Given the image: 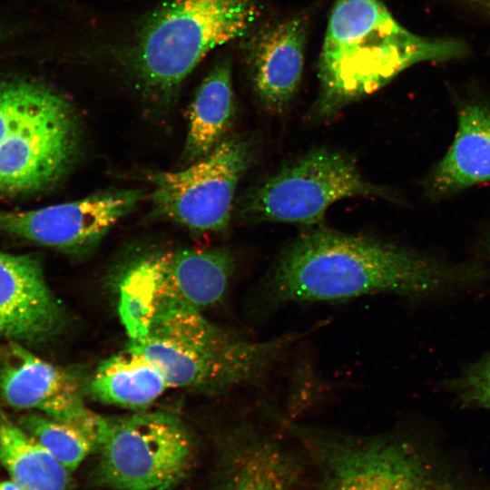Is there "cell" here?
<instances>
[{"label":"cell","instance_id":"8fae6325","mask_svg":"<svg viewBox=\"0 0 490 490\" xmlns=\"http://www.w3.org/2000/svg\"><path fill=\"white\" fill-rule=\"evenodd\" d=\"M145 198L142 190L113 189L29 211L0 210V230L69 253L90 250Z\"/></svg>","mask_w":490,"mask_h":490},{"label":"cell","instance_id":"277c9868","mask_svg":"<svg viewBox=\"0 0 490 490\" xmlns=\"http://www.w3.org/2000/svg\"><path fill=\"white\" fill-rule=\"evenodd\" d=\"M261 7V0L162 2L144 19L130 51V67L143 96L171 106L210 52L253 29Z\"/></svg>","mask_w":490,"mask_h":490},{"label":"cell","instance_id":"8992f818","mask_svg":"<svg viewBox=\"0 0 490 490\" xmlns=\"http://www.w3.org/2000/svg\"><path fill=\"white\" fill-rule=\"evenodd\" d=\"M276 419L315 465L313 490H456L439 480L403 439L317 428L278 415Z\"/></svg>","mask_w":490,"mask_h":490},{"label":"cell","instance_id":"44dd1931","mask_svg":"<svg viewBox=\"0 0 490 490\" xmlns=\"http://www.w3.org/2000/svg\"><path fill=\"white\" fill-rule=\"evenodd\" d=\"M447 387L461 406L490 410V353L451 379Z\"/></svg>","mask_w":490,"mask_h":490},{"label":"cell","instance_id":"d6986e66","mask_svg":"<svg viewBox=\"0 0 490 490\" xmlns=\"http://www.w3.org/2000/svg\"><path fill=\"white\" fill-rule=\"evenodd\" d=\"M0 462L25 490H72L70 471L1 410Z\"/></svg>","mask_w":490,"mask_h":490},{"label":"cell","instance_id":"ffe728a7","mask_svg":"<svg viewBox=\"0 0 490 490\" xmlns=\"http://www.w3.org/2000/svg\"><path fill=\"white\" fill-rule=\"evenodd\" d=\"M20 425L70 472L96 449L93 439L82 429L43 414H27Z\"/></svg>","mask_w":490,"mask_h":490},{"label":"cell","instance_id":"7402d4cb","mask_svg":"<svg viewBox=\"0 0 490 490\" xmlns=\"http://www.w3.org/2000/svg\"><path fill=\"white\" fill-rule=\"evenodd\" d=\"M490 21V0H456Z\"/></svg>","mask_w":490,"mask_h":490},{"label":"cell","instance_id":"5bb4252c","mask_svg":"<svg viewBox=\"0 0 490 490\" xmlns=\"http://www.w3.org/2000/svg\"><path fill=\"white\" fill-rule=\"evenodd\" d=\"M64 321L38 260L0 251V336L35 340L54 334Z\"/></svg>","mask_w":490,"mask_h":490},{"label":"cell","instance_id":"30bf717a","mask_svg":"<svg viewBox=\"0 0 490 490\" xmlns=\"http://www.w3.org/2000/svg\"><path fill=\"white\" fill-rule=\"evenodd\" d=\"M250 161L249 142L234 136L182 170L148 173L153 215L194 232L226 230L237 185Z\"/></svg>","mask_w":490,"mask_h":490},{"label":"cell","instance_id":"603a6c76","mask_svg":"<svg viewBox=\"0 0 490 490\" xmlns=\"http://www.w3.org/2000/svg\"><path fill=\"white\" fill-rule=\"evenodd\" d=\"M0 490H25L15 481H3L0 482Z\"/></svg>","mask_w":490,"mask_h":490},{"label":"cell","instance_id":"9c48e42d","mask_svg":"<svg viewBox=\"0 0 490 490\" xmlns=\"http://www.w3.org/2000/svg\"><path fill=\"white\" fill-rule=\"evenodd\" d=\"M385 197L355 162L338 152L317 149L281 168L247 191L239 214L250 222L318 223L328 208L348 197Z\"/></svg>","mask_w":490,"mask_h":490},{"label":"cell","instance_id":"6da1fadb","mask_svg":"<svg viewBox=\"0 0 490 490\" xmlns=\"http://www.w3.org/2000/svg\"><path fill=\"white\" fill-rule=\"evenodd\" d=\"M467 274L375 238L317 227L279 254L258 286V315L291 302H332L375 294L418 298Z\"/></svg>","mask_w":490,"mask_h":490},{"label":"cell","instance_id":"52a82bcc","mask_svg":"<svg viewBox=\"0 0 490 490\" xmlns=\"http://www.w3.org/2000/svg\"><path fill=\"white\" fill-rule=\"evenodd\" d=\"M234 269L222 249L146 252L122 272L119 315L130 339L141 336L152 316L172 305L198 309L223 298Z\"/></svg>","mask_w":490,"mask_h":490},{"label":"cell","instance_id":"3957f363","mask_svg":"<svg viewBox=\"0 0 490 490\" xmlns=\"http://www.w3.org/2000/svg\"><path fill=\"white\" fill-rule=\"evenodd\" d=\"M299 337L250 341L214 325L198 309L172 305L157 311L128 348L153 363L169 387L220 392L260 381Z\"/></svg>","mask_w":490,"mask_h":490},{"label":"cell","instance_id":"ac0fdd59","mask_svg":"<svg viewBox=\"0 0 490 490\" xmlns=\"http://www.w3.org/2000/svg\"><path fill=\"white\" fill-rule=\"evenodd\" d=\"M168 388L162 372L129 348L103 362L91 381V391L100 401L135 410L147 407Z\"/></svg>","mask_w":490,"mask_h":490},{"label":"cell","instance_id":"9a60e30c","mask_svg":"<svg viewBox=\"0 0 490 490\" xmlns=\"http://www.w3.org/2000/svg\"><path fill=\"white\" fill-rule=\"evenodd\" d=\"M485 181H490V106L473 101L459 108L454 141L432 172L427 190L443 196Z\"/></svg>","mask_w":490,"mask_h":490},{"label":"cell","instance_id":"7a4b0ae2","mask_svg":"<svg viewBox=\"0 0 490 490\" xmlns=\"http://www.w3.org/2000/svg\"><path fill=\"white\" fill-rule=\"evenodd\" d=\"M466 53L460 40L426 38L408 31L381 0H336L318 62L316 115L332 116L416 64L447 61Z\"/></svg>","mask_w":490,"mask_h":490},{"label":"cell","instance_id":"4fadbf2b","mask_svg":"<svg viewBox=\"0 0 490 490\" xmlns=\"http://www.w3.org/2000/svg\"><path fill=\"white\" fill-rule=\"evenodd\" d=\"M308 23L291 16L251 30L244 43L253 92L262 108L280 113L296 94L303 73Z\"/></svg>","mask_w":490,"mask_h":490},{"label":"cell","instance_id":"cb8c5ba5","mask_svg":"<svg viewBox=\"0 0 490 490\" xmlns=\"http://www.w3.org/2000/svg\"><path fill=\"white\" fill-rule=\"evenodd\" d=\"M4 36H5L4 31L0 29V41L3 39Z\"/></svg>","mask_w":490,"mask_h":490},{"label":"cell","instance_id":"5b68a950","mask_svg":"<svg viewBox=\"0 0 490 490\" xmlns=\"http://www.w3.org/2000/svg\"><path fill=\"white\" fill-rule=\"evenodd\" d=\"M71 103L29 79L0 80V192L33 193L60 181L82 152Z\"/></svg>","mask_w":490,"mask_h":490},{"label":"cell","instance_id":"e0dca14e","mask_svg":"<svg viewBox=\"0 0 490 490\" xmlns=\"http://www.w3.org/2000/svg\"><path fill=\"white\" fill-rule=\"evenodd\" d=\"M231 65L217 63L203 78L189 108L183 160L192 163L209 154L224 138L234 113Z\"/></svg>","mask_w":490,"mask_h":490},{"label":"cell","instance_id":"7c38bea8","mask_svg":"<svg viewBox=\"0 0 490 490\" xmlns=\"http://www.w3.org/2000/svg\"><path fill=\"white\" fill-rule=\"evenodd\" d=\"M0 397L18 409H34L74 426L97 441L105 417L84 405L75 378L16 342L0 354Z\"/></svg>","mask_w":490,"mask_h":490},{"label":"cell","instance_id":"ba28073f","mask_svg":"<svg viewBox=\"0 0 490 490\" xmlns=\"http://www.w3.org/2000/svg\"><path fill=\"white\" fill-rule=\"evenodd\" d=\"M96 450L101 478L115 490H172L192 460L185 426L163 412L105 417Z\"/></svg>","mask_w":490,"mask_h":490},{"label":"cell","instance_id":"2e32d148","mask_svg":"<svg viewBox=\"0 0 490 490\" xmlns=\"http://www.w3.org/2000/svg\"><path fill=\"white\" fill-rule=\"evenodd\" d=\"M230 443L220 490H294L297 464L279 439L249 425Z\"/></svg>","mask_w":490,"mask_h":490}]
</instances>
